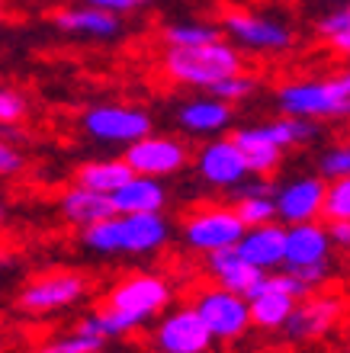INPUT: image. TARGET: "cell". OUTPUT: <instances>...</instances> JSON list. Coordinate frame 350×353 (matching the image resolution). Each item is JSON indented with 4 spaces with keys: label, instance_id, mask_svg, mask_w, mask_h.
<instances>
[{
    "label": "cell",
    "instance_id": "cell-1",
    "mask_svg": "<svg viewBox=\"0 0 350 353\" xmlns=\"http://www.w3.org/2000/svg\"><path fill=\"white\" fill-rule=\"evenodd\" d=\"M171 299H174L171 279L161 273H151V270H139V273L122 276L106 292L103 308L93 312V318H97L103 337L113 341V337H126L145 327L148 321L161 318L171 305Z\"/></svg>",
    "mask_w": 350,
    "mask_h": 353
},
{
    "label": "cell",
    "instance_id": "cell-2",
    "mask_svg": "<svg viewBox=\"0 0 350 353\" xmlns=\"http://www.w3.org/2000/svg\"><path fill=\"white\" fill-rule=\"evenodd\" d=\"M174 225L164 212L110 215L97 225L81 228V244L97 257H151L164 251Z\"/></svg>",
    "mask_w": 350,
    "mask_h": 353
},
{
    "label": "cell",
    "instance_id": "cell-3",
    "mask_svg": "<svg viewBox=\"0 0 350 353\" xmlns=\"http://www.w3.org/2000/svg\"><path fill=\"white\" fill-rule=\"evenodd\" d=\"M164 77L180 87H193V90H209L212 84H219L231 74H241V52L231 42L219 39L209 46H193V48H167L161 58Z\"/></svg>",
    "mask_w": 350,
    "mask_h": 353
},
{
    "label": "cell",
    "instance_id": "cell-4",
    "mask_svg": "<svg viewBox=\"0 0 350 353\" xmlns=\"http://www.w3.org/2000/svg\"><path fill=\"white\" fill-rule=\"evenodd\" d=\"M90 292V279L77 270H48L39 273L17 292V312L29 318L61 315L68 308L81 305Z\"/></svg>",
    "mask_w": 350,
    "mask_h": 353
},
{
    "label": "cell",
    "instance_id": "cell-5",
    "mask_svg": "<svg viewBox=\"0 0 350 353\" xmlns=\"http://www.w3.org/2000/svg\"><path fill=\"white\" fill-rule=\"evenodd\" d=\"M277 110L280 116L295 119H350V93L341 87L338 77L328 81H289L277 87Z\"/></svg>",
    "mask_w": 350,
    "mask_h": 353
},
{
    "label": "cell",
    "instance_id": "cell-6",
    "mask_svg": "<svg viewBox=\"0 0 350 353\" xmlns=\"http://www.w3.org/2000/svg\"><path fill=\"white\" fill-rule=\"evenodd\" d=\"M151 112L142 106H126V103H97L81 116V132L100 145H119L129 148L132 141L145 139L151 132Z\"/></svg>",
    "mask_w": 350,
    "mask_h": 353
},
{
    "label": "cell",
    "instance_id": "cell-7",
    "mask_svg": "<svg viewBox=\"0 0 350 353\" xmlns=\"http://www.w3.org/2000/svg\"><path fill=\"white\" fill-rule=\"evenodd\" d=\"M244 234V222L235 205H200L180 222V238L193 254H212L235 248Z\"/></svg>",
    "mask_w": 350,
    "mask_h": 353
},
{
    "label": "cell",
    "instance_id": "cell-8",
    "mask_svg": "<svg viewBox=\"0 0 350 353\" xmlns=\"http://www.w3.org/2000/svg\"><path fill=\"white\" fill-rule=\"evenodd\" d=\"M219 29L235 42V48H251V52H264V55L289 52L295 42L293 29L283 19L251 13V10H225Z\"/></svg>",
    "mask_w": 350,
    "mask_h": 353
},
{
    "label": "cell",
    "instance_id": "cell-9",
    "mask_svg": "<svg viewBox=\"0 0 350 353\" xmlns=\"http://www.w3.org/2000/svg\"><path fill=\"white\" fill-rule=\"evenodd\" d=\"M193 308L212 341H238L251 331V305L238 292L222 286H206L193 296Z\"/></svg>",
    "mask_w": 350,
    "mask_h": 353
},
{
    "label": "cell",
    "instance_id": "cell-10",
    "mask_svg": "<svg viewBox=\"0 0 350 353\" xmlns=\"http://www.w3.org/2000/svg\"><path fill=\"white\" fill-rule=\"evenodd\" d=\"M126 164L132 168V174L139 176H174L190 164V148H186L184 139H174V135H155L148 132L145 139L132 141L129 148L122 151Z\"/></svg>",
    "mask_w": 350,
    "mask_h": 353
},
{
    "label": "cell",
    "instance_id": "cell-11",
    "mask_svg": "<svg viewBox=\"0 0 350 353\" xmlns=\"http://www.w3.org/2000/svg\"><path fill=\"white\" fill-rule=\"evenodd\" d=\"M193 170L212 190H235L251 176L244 151L231 135H219V139L206 141L193 154Z\"/></svg>",
    "mask_w": 350,
    "mask_h": 353
},
{
    "label": "cell",
    "instance_id": "cell-12",
    "mask_svg": "<svg viewBox=\"0 0 350 353\" xmlns=\"http://www.w3.org/2000/svg\"><path fill=\"white\" fill-rule=\"evenodd\" d=\"M151 344H155L157 353H209L215 341L200 321L196 308L180 305L157 318Z\"/></svg>",
    "mask_w": 350,
    "mask_h": 353
},
{
    "label": "cell",
    "instance_id": "cell-13",
    "mask_svg": "<svg viewBox=\"0 0 350 353\" xmlns=\"http://www.w3.org/2000/svg\"><path fill=\"white\" fill-rule=\"evenodd\" d=\"M347 312V302L344 296H334V292H312V296H305L295 302L293 315L289 321L283 325V334L289 341H318L324 337L331 327H338V321L344 318Z\"/></svg>",
    "mask_w": 350,
    "mask_h": 353
},
{
    "label": "cell",
    "instance_id": "cell-14",
    "mask_svg": "<svg viewBox=\"0 0 350 353\" xmlns=\"http://www.w3.org/2000/svg\"><path fill=\"white\" fill-rule=\"evenodd\" d=\"M324 183L318 174H302L293 176L286 183L277 186L273 203H277V222L280 225H302V222H318L324 209Z\"/></svg>",
    "mask_w": 350,
    "mask_h": 353
},
{
    "label": "cell",
    "instance_id": "cell-15",
    "mask_svg": "<svg viewBox=\"0 0 350 353\" xmlns=\"http://www.w3.org/2000/svg\"><path fill=\"white\" fill-rule=\"evenodd\" d=\"M206 273H209L212 286H222L229 292H238V296L251 299L264 289V279L267 273L257 267H251L244 257H241L235 248H225V251H212L206 254Z\"/></svg>",
    "mask_w": 350,
    "mask_h": 353
},
{
    "label": "cell",
    "instance_id": "cell-16",
    "mask_svg": "<svg viewBox=\"0 0 350 353\" xmlns=\"http://www.w3.org/2000/svg\"><path fill=\"white\" fill-rule=\"evenodd\" d=\"M231 122H235L231 106L209 97V93H200V97L177 106V125H180V132L196 135V139H219V135L229 132Z\"/></svg>",
    "mask_w": 350,
    "mask_h": 353
},
{
    "label": "cell",
    "instance_id": "cell-17",
    "mask_svg": "<svg viewBox=\"0 0 350 353\" xmlns=\"http://www.w3.org/2000/svg\"><path fill=\"white\" fill-rule=\"evenodd\" d=\"M235 251L251 267L264 270V273H277V270H283V257H286V225L270 222V225H257V228H244L241 241L235 244Z\"/></svg>",
    "mask_w": 350,
    "mask_h": 353
},
{
    "label": "cell",
    "instance_id": "cell-18",
    "mask_svg": "<svg viewBox=\"0 0 350 353\" xmlns=\"http://www.w3.org/2000/svg\"><path fill=\"white\" fill-rule=\"evenodd\" d=\"M52 26L77 39H116L122 32V17H113V13L90 7V3H77V7L55 10Z\"/></svg>",
    "mask_w": 350,
    "mask_h": 353
},
{
    "label": "cell",
    "instance_id": "cell-19",
    "mask_svg": "<svg viewBox=\"0 0 350 353\" xmlns=\"http://www.w3.org/2000/svg\"><path fill=\"white\" fill-rule=\"evenodd\" d=\"M331 238H328V225L302 222V225H286V257L283 267H309V263L331 261Z\"/></svg>",
    "mask_w": 350,
    "mask_h": 353
},
{
    "label": "cell",
    "instance_id": "cell-20",
    "mask_svg": "<svg viewBox=\"0 0 350 353\" xmlns=\"http://www.w3.org/2000/svg\"><path fill=\"white\" fill-rule=\"evenodd\" d=\"M116 215H139V212H164L167 205V186L157 176L132 174L126 183L110 196Z\"/></svg>",
    "mask_w": 350,
    "mask_h": 353
},
{
    "label": "cell",
    "instance_id": "cell-21",
    "mask_svg": "<svg viewBox=\"0 0 350 353\" xmlns=\"http://www.w3.org/2000/svg\"><path fill=\"white\" fill-rule=\"evenodd\" d=\"M238 135L244 139H257V141H270L280 151L293 148V145H309L322 135V125L315 119H295V116H277V119L257 122V125H244L238 129Z\"/></svg>",
    "mask_w": 350,
    "mask_h": 353
},
{
    "label": "cell",
    "instance_id": "cell-22",
    "mask_svg": "<svg viewBox=\"0 0 350 353\" xmlns=\"http://www.w3.org/2000/svg\"><path fill=\"white\" fill-rule=\"evenodd\" d=\"M58 212H61V219H65L68 225L87 228V225H97V222H103V219L116 215V209H113L110 196L93 193V190H87V186L74 183L58 196Z\"/></svg>",
    "mask_w": 350,
    "mask_h": 353
},
{
    "label": "cell",
    "instance_id": "cell-23",
    "mask_svg": "<svg viewBox=\"0 0 350 353\" xmlns=\"http://www.w3.org/2000/svg\"><path fill=\"white\" fill-rule=\"evenodd\" d=\"M248 305H251V327L283 331V325L289 321V315H293V308H295V299L270 289L267 279H264V289H260L257 296L248 299Z\"/></svg>",
    "mask_w": 350,
    "mask_h": 353
},
{
    "label": "cell",
    "instance_id": "cell-24",
    "mask_svg": "<svg viewBox=\"0 0 350 353\" xmlns=\"http://www.w3.org/2000/svg\"><path fill=\"white\" fill-rule=\"evenodd\" d=\"M106 347V337H103L100 325L93 315H84L71 331L52 337L42 347H36L32 353H100Z\"/></svg>",
    "mask_w": 350,
    "mask_h": 353
},
{
    "label": "cell",
    "instance_id": "cell-25",
    "mask_svg": "<svg viewBox=\"0 0 350 353\" xmlns=\"http://www.w3.org/2000/svg\"><path fill=\"white\" fill-rule=\"evenodd\" d=\"M74 176H77V183L93 190V193L113 196L132 176V168L126 164V158H97L81 164Z\"/></svg>",
    "mask_w": 350,
    "mask_h": 353
},
{
    "label": "cell",
    "instance_id": "cell-26",
    "mask_svg": "<svg viewBox=\"0 0 350 353\" xmlns=\"http://www.w3.org/2000/svg\"><path fill=\"white\" fill-rule=\"evenodd\" d=\"M222 29L206 19H174L164 26V42L167 48H193V46H209L219 42Z\"/></svg>",
    "mask_w": 350,
    "mask_h": 353
},
{
    "label": "cell",
    "instance_id": "cell-27",
    "mask_svg": "<svg viewBox=\"0 0 350 353\" xmlns=\"http://www.w3.org/2000/svg\"><path fill=\"white\" fill-rule=\"evenodd\" d=\"M231 139L241 145L244 151V161H248V174L251 176H270L273 170L283 164V151L270 141H257V139H244V135H231Z\"/></svg>",
    "mask_w": 350,
    "mask_h": 353
},
{
    "label": "cell",
    "instance_id": "cell-28",
    "mask_svg": "<svg viewBox=\"0 0 350 353\" xmlns=\"http://www.w3.org/2000/svg\"><path fill=\"white\" fill-rule=\"evenodd\" d=\"M235 212L244 222V228L277 222V203H273V196H244V199H235Z\"/></svg>",
    "mask_w": 350,
    "mask_h": 353
},
{
    "label": "cell",
    "instance_id": "cell-29",
    "mask_svg": "<svg viewBox=\"0 0 350 353\" xmlns=\"http://www.w3.org/2000/svg\"><path fill=\"white\" fill-rule=\"evenodd\" d=\"M318 176L324 183L350 176V141H334L318 154Z\"/></svg>",
    "mask_w": 350,
    "mask_h": 353
},
{
    "label": "cell",
    "instance_id": "cell-30",
    "mask_svg": "<svg viewBox=\"0 0 350 353\" xmlns=\"http://www.w3.org/2000/svg\"><path fill=\"white\" fill-rule=\"evenodd\" d=\"M322 219L324 222H350V176H341V180L328 183Z\"/></svg>",
    "mask_w": 350,
    "mask_h": 353
},
{
    "label": "cell",
    "instance_id": "cell-31",
    "mask_svg": "<svg viewBox=\"0 0 350 353\" xmlns=\"http://www.w3.org/2000/svg\"><path fill=\"white\" fill-rule=\"evenodd\" d=\"M254 90H257V81L241 71V74H231V77H225V81H219V84H212L206 93L215 97V100H222V103H229V106H235V103L248 100Z\"/></svg>",
    "mask_w": 350,
    "mask_h": 353
},
{
    "label": "cell",
    "instance_id": "cell-32",
    "mask_svg": "<svg viewBox=\"0 0 350 353\" xmlns=\"http://www.w3.org/2000/svg\"><path fill=\"white\" fill-rule=\"evenodd\" d=\"M29 112V100L17 87H0V125H19Z\"/></svg>",
    "mask_w": 350,
    "mask_h": 353
},
{
    "label": "cell",
    "instance_id": "cell-33",
    "mask_svg": "<svg viewBox=\"0 0 350 353\" xmlns=\"http://www.w3.org/2000/svg\"><path fill=\"white\" fill-rule=\"evenodd\" d=\"M347 29H350V0L341 3V7L328 10V13L315 23V32L322 39H334V36H341V32H347Z\"/></svg>",
    "mask_w": 350,
    "mask_h": 353
},
{
    "label": "cell",
    "instance_id": "cell-34",
    "mask_svg": "<svg viewBox=\"0 0 350 353\" xmlns=\"http://www.w3.org/2000/svg\"><path fill=\"white\" fill-rule=\"evenodd\" d=\"M289 273H293L309 292H315V289H322L324 283L334 276V267H331V261H322V263H309V267H293Z\"/></svg>",
    "mask_w": 350,
    "mask_h": 353
},
{
    "label": "cell",
    "instance_id": "cell-35",
    "mask_svg": "<svg viewBox=\"0 0 350 353\" xmlns=\"http://www.w3.org/2000/svg\"><path fill=\"white\" fill-rule=\"evenodd\" d=\"M23 151L17 148V145H10L7 139H0V180L3 176H17L19 170H23Z\"/></svg>",
    "mask_w": 350,
    "mask_h": 353
},
{
    "label": "cell",
    "instance_id": "cell-36",
    "mask_svg": "<svg viewBox=\"0 0 350 353\" xmlns=\"http://www.w3.org/2000/svg\"><path fill=\"white\" fill-rule=\"evenodd\" d=\"M84 3L106 10V13H113V17H129V13H139V10H145L151 0H84Z\"/></svg>",
    "mask_w": 350,
    "mask_h": 353
},
{
    "label": "cell",
    "instance_id": "cell-37",
    "mask_svg": "<svg viewBox=\"0 0 350 353\" xmlns=\"http://www.w3.org/2000/svg\"><path fill=\"white\" fill-rule=\"evenodd\" d=\"M231 193H235V199H244V196H273L277 186L270 183L267 176H248V180L241 186H235Z\"/></svg>",
    "mask_w": 350,
    "mask_h": 353
},
{
    "label": "cell",
    "instance_id": "cell-38",
    "mask_svg": "<svg viewBox=\"0 0 350 353\" xmlns=\"http://www.w3.org/2000/svg\"><path fill=\"white\" fill-rule=\"evenodd\" d=\"M328 238H331V248L350 251V222H328Z\"/></svg>",
    "mask_w": 350,
    "mask_h": 353
},
{
    "label": "cell",
    "instance_id": "cell-39",
    "mask_svg": "<svg viewBox=\"0 0 350 353\" xmlns=\"http://www.w3.org/2000/svg\"><path fill=\"white\" fill-rule=\"evenodd\" d=\"M328 42H331V48L338 52V55H347L350 58V29H347V32H341V36L328 39Z\"/></svg>",
    "mask_w": 350,
    "mask_h": 353
},
{
    "label": "cell",
    "instance_id": "cell-40",
    "mask_svg": "<svg viewBox=\"0 0 350 353\" xmlns=\"http://www.w3.org/2000/svg\"><path fill=\"white\" fill-rule=\"evenodd\" d=\"M338 81H341V87L350 93V68H347V71H341V74H338Z\"/></svg>",
    "mask_w": 350,
    "mask_h": 353
},
{
    "label": "cell",
    "instance_id": "cell-41",
    "mask_svg": "<svg viewBox=\"0 0 350 353\" xmlns=\"http://www.w3.org/2000/svg\"><path fill=\"white\" fill-rule=\"evenodd\" d=\"M3 219H7V205H3V199H0V225H3Z\"/></svg>",
    "mask_w": 350,
    "mask_h": 353
},
{
    "label": "cell",
    "instance_id": "cell-42",
    "mask_svg": "<svg viewBox=\"0 0 350 353\" xmlns=\"http://www.w3.org/2000/svg\"><path fill=\"white\" fill-rule=\"evenodd\" d=\"M0 19H3V3H0Z\"/></svg>",
    "mask_w": 350,
    "mask_h": 353
},
{
    "label": "cell",
    "instance_id": "cell-43",
    "mask_svg": "<svg viewBox=\"0 0 350 353\" xmlns=\"http://www.w3.org/2000/svg\"><path fill=\"white\" fill-rule=\"evenodd\" d=\"M347 353H350V350H347Z\"/></svg>",
    "mask_w": 350,
    "mask_h": 353
}]
</instances>
